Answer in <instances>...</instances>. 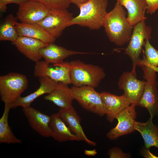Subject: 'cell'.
Here are the masks:
<instances>
[{"mask_svg": "<svg viewBox=\"0 0 158 158\" xmlns=\"http://www.w3.org/2000/svg\"><path fill=\"white\" fill-rule=\"evenodd\" d=\"M103 26L110 41L118 46L129 42L133 28L127 20L123 6L117 2L107 13Z\"/></svg>", "mask_w": 158, "mask_h": 158, "instance_id": "cell-1", "label": "cell"}, {"mask_svg": "<svg viewBox=\"0 0 158 158\" xmlns=\"http://www.w3.org/2000/svg\"><path fill=\"white\" fill-rule=\"evenodd\" d=\"M108 0H89L80 5L79 14L68 23L67 27L75 25L98 30L103 26L107 13Z\"/></svg>", "mask_w": 158, "mask_h": 158, "instance_id": "cell-2", "label": "cell"}, {"mask_svg": "<svg viewBox=\"0 0 158 158\" xmlns=\"http://www.w3.org/2000/svg\"><path fill=\"white\" fill-rule=\"evenodd\" d=\"M69 63L71 81L73 86L96 87L106 76L103 69L98 66L86 64L79 60Z\"/></svg>", "mask_w": 158, "mask_h": 158, "instance_id": "cell-3", "label": "cell"}, {"mask_svg": "<svg viewBox=\"0 0 158 158\" xmlns=\"http://www.w3.org/2000/svg\"><path fill=\"white\" fill-rule=\"evenodd\" d=\"M28 85V79L24 75L11 72L0 76L1 100L5 105H8L11 107L21 97V94L27 89Z\"/></svg>", "mask_w": 158, "mask_h": 158, "instance_id": "cell-4", "label": "cell"}, {"mask_svg": "<svg viewBox=\"0 0 158 158\" xmlns=\"http://www.w3.org/2000/svg\"><path fill=\"white\" fill-rule=\"evenodd\" d=\"M140 66L143 71V77L146 81L137 106L146 109L150 117L153 118L158 115V83L156 72L146 66Z\"/></svg>", "mask_w": 158, "mask_h": 158, "instance_id": "cell-5", "label": "cell"}, {"mask_svg": "<svg viewBox=\"0 0 158 158\" xmlns=\"http://www.w3.org/2000/svg\"><path fill=\"white\" fill-rule=\"evenodd\" d=\"M145 20H142L133 26L129 44L125 49V54L129 56L132 61L131 72L135 75L136 66L140 59L142 47L145 42L151 38L152 29L146 25Z\"/></svg>", "mask_w": 158, "mask_h": 158, "instance_id": "cell-6", "label": "cell"}, {"mask_svg": "<svg viewBox=\"0 0 158 158\" xmlns=\"http://www.w3.org/2000/svg\"><path fill=\"white\" fill-rule=\"evenodd\" d=\"M71 88L74 99L84 109L102 117L105 115L104 107L100 93L95 88L87 85L73 86Z\"/></svg>", "mask_w": 158, "mask_h": 158, "instance_id": "cell-7", "label": "cell"}, {"mask_svg": "<svg viewBox=\"0 0 158 158\" xmlns=\"http://www.w3.org/2000/svg\"><path fill=\"white\" fill-rule=\"evenodd\" d=\"M73 14L67 9L50 10L47 15L37 24L56 39L61 35L73 18Z\"/></svg>", "mask_w": 158, "mask_h": 158, "instance_id": "cell-8", "label": "cell"}, {"mask_svg": "<svg viewBox=\"0 0 158 158\" xmlns=\"http://www.w3.org/2000/svg\"><path fill=\"white\" fill-rule=\"evenodd\" d=\"M44 61L35 62L34 75L36 77L47 76L56 83L71 84L70 63L64 62L56 66H51Z\"/></svg>", "mask_w": 158, "mask_h": 158, "instance_id": "cell-9", "label": "cell"}, {"mask_svg": "<svg viewBox=\"0 0 158 158\" xmlns=\"http://www.w3.org/2000/svg\"><path fill=\"white\" fill-rule=\"evenodd\" d=\"M132 104L126 108L116 116L118 121L117 125L111 129L107 134L109 139L114 140L123 135L134 132V124L137 114L135 106Z\"/></svg>", "mask_w": 158, "mask_h": 158, "instance_id": "cell-10", "label": "cell"}, {"mask_svg": "<svg viewBox=\"0 0 158 158\" xmlns=\"http://www.w3.org/2000/svg\"><path fill=\"white\" fill-rule=\"evenodd\" d=\"M131 71L123 72L119 79L118 85L132 104L137 106L143 93L146 81L138 79Z\"/></svg>", "mask_w": 158, "mask_h": 158, "instance_id": "cell-11", "label": "cell"}, {"mask_svg": "<svg viewBox=\"0 0 158 158\" xmlns=\"http://www.w3.org/2000/svg\"><path fill=\"white\" fill-rule=\"evenodd\" d=\"M17 17L20 22L37 24L48 14L50 10L44 5L29 0L19 5Z\"/></svg>", "mask_w": 158, "mask_h": 158, "instance_id": "cell-12", "label": "cell"}, {"mask_svg": "<svg viewBox=\"0 0 158 158\" xmlns=\"http://www.w3.org/2000/svg\"><path fill=\"white\" fill-rule=\"evenodd\" d=\"M100 94L106 119L111 123L113 122L118 114L132 104L131 101L124 94L118 96L106 92H103Z\"/></svg>", "mask_w": 158, "mask_h": 158, "instance_id": "cell-13", "label": "cell"}, {"mask_svg": "<svg viewBox=\"0 0 158 158\" xmlns=\"http://www.w3.org/2000/svg\"><path fill=\"white\" fill-rule=\"evenodd\" d=\"M58 113L70 130L80 141H84L90 145H96L95 142L90 140L85 135L80 125L81 119L73 106L68 109L59 108Z\"/></svg>", "mask_w": 158, "mask_h": 158, "instance_id": "cell-14", "label": "cell"}, {"mask_svg": "<svg viewBox=\"0 0 158 158\" xmlns=\"http://www.w3.org/2000/svg\"><path fill=\"white\" fill-rule=\"evenodd\" d=\"M12 43L19 52L35 62L42 58L39 52L40 49L48 44L39 40L25 36H18L16 40Z\"/></svg>", "mask_w": 158, "mask_h": 158, "instance_id": "cell-15", "label": "cell"}, {"mask_svg": "<svg viewBox=\"0 0 158 158\" xmlns=\"http://www.w3.org/2000/svg\"><path fill=\"white\" fill-rule=\"evenodd\" d=\"M22 111L31 128L41 136L49 137L50 116L31 107L23 108Z\"/></svg>", "mask_w": 158, "mask_h": 158, "instance_id": "cell-16", "label": "cell"}, {"mask_svg": "<svg viewBox=\"0 0 158 158\" xmlns=\"http://www.w3.org/2000/svg\"><path fill=\"white\" fill-rule=\"evenodd\" d=\"M39 52L46 63L49 64H52L53 66L63 63V60L70 56L90 54L69 50L54 43H50L46 46L42 48L40 50Z\"/></svg>", "mask_w": 158, "mask_h": 158, "instance_id": "cell-17", "label": "cell"}, {"mask_svg": "<svg viewBox=\"0 0 158 158\" xmlns=\"http://www.w3.org/2000/svg\"><path fill=\"white\" fill-rule=\"evenodd\" d=\"M39 87L34 92L24 97H20L11 106V109L21 106L22 108L30 106L35 99L42 95L49 94L55 90L58 85L57 83L47 76L39 78Z\"/></svg>", "mask_w": 158, "mask_h": 158, "instance_id": "cell-18", "label": "cell"}, {"mask_svg": "<svg viewBox=\"0 0 158 158\" xmlns=\"http://www.w3.org/2000/svg\"><path fill=\"white\" fill-rule=\"evenodd\" d=\"M49 127L50 137L59 142L80 141L70 130L58 113L53 114L50 116Z\"/></svg>", "mask_w": 158, "mask_h": 158, "instance_id": "cell-19", "label": "cell"}, {"mask_svg": "<svg viewBox=\"0 0 158 158\" xmlns=\"http://www.w3.org/2000/svg\"><path fill=\"white\" fill-rule=\"evenodd\" d=\"M15 27L18 36H25L39 40L47 44L54 43L56 39L37 24L16 23Z\"/></svg>", "mask_w": 158, "mask_h": 158, "instance_id": "cell-20", "label": "cell"}, {"mask_svg": "<svg viewBox=\"0 0 158 158\" xmlns=\"http://www.w3.org/2000/svg\"><path fill=\"white\" fill-rule=\"evenodd\" d=\"M117 2L124 6L127 11V20L134 26L143 20L145 16L147 5L145 0H116Z\"/></svg>", "mask_w": 158, "mask_h": 158, "instance_id": "cell-21", "label": "cell"}, {"mask_svg": "<svg viewBox=\"0 0 158 158\" xmlns=\"http://www.w3.org/2000/svg\"><path fill=\"white\" fill-rule=\"evenodd\" d=\"M153 118L150 117L145 123L135 121L134 128L142 136L145 148L150 149L152 147L158 149V127L154 124Z\"/></svg>", "mask_w": 158, "mask_h": 158, "instance_id": "cell-22", "label": "cell"}, {"mask_svg": "<svg viewBox=\"0 0 158 158\" xmlns=\"http://www.w3.org/2000/svg\"><path fill=\"white\" fill-rule=\"evenodd\" d=\"M44 99L52 102L60 108L68 109L72 107L74 99L71 88L68 85L59 83L56 88L50 93L45 96Z\"/></svg>", "mask_w": 158, "mask_h": 158, "instance_id": "cell-23", "label": "cell"}, {"mask_svg": "<svg viewBox=\"0 0 158 158\" xmlns=\"http://www.w3.org/2000/svg\"><path fill=\"white\" fill-rule=\"evenodd\" d=\"M11 109L9 105H5L4 111L0 119V143L20 144L22 140L16 137L8 124V116Z\"/></svg>", "mask_w": 158, "mask_h": 158, "instance_id": "cell-24", "label": "cell"}, {"mask_svg": "<svg viewBox=\"0 0 158 158\" xmlns=\"http://www.w3.org/2000/svg\"><path fill=\"white\" fill-rule=\"evenodd\" d=\"M17 18L11 14L8 15L0 26V40L13 42L18 37L15 27Z\"/></svg>", "mask_w": 158, "mask_h": 158, "instance_id": "cell-25", "label": "cell"}, {"mask_svg": "<svg viewBox=\"0 0 158 158\" xmlns=\"http://www.w3.org/2000/svg\"><path fill=\"white\" fill-rule=\"evenodd\" d=\"M143 46V58L140 59L137 65H145L158 73V50L151 45L148 40L145 42Z\"/></svg>", "mask_w": 158, "mask_h": 158, "instance_id": "cell-26", "label": "cell"}, {"mask_svg": "<svg viewBox=\"0 0 158 158\" xmlns=\"http://www.w3.org/2000/svg\"><path fill=\"white\" fill-rule=\"evenodd\" d=\"M40 3L49 10L67 9L71 3L69 0H31Z\"/></svg>", "mask_w": 158, "mask_h": 158, "instance_id": "cell-27", "label": "cell"}, {"mask_svg": "<svg viewBox=\"0 0 158 158\" xmlns=\"http://www.w3.org/2000/svg\"><path fill=\"white\" fill-rule=\"evenodd\" d=\"M108 154L110 158H127L130 157V154L123 152L121 150L117 147H113L109 149Z\"/></svg>", "mask_w": 158, "mask_h": 158, "instance_id": "cell-28", "label": "cell"}, {"mask_svg": "<svg viewBox=\"0 0 158 158\" xmlns=\"http://www.w3.org/2000/svg\"><path fill=\"white\" fill-rule=\"evenodd\" d=\"M29 0H0V10L2 12H5L7 8V4L15 3L19 5Z\"/></svg>", "mask_w": 158, "mask_h": 158, "instance_id": "cell-29", "label": "cell"}, {"mask_svg": "<svg viewBox=\"0 0 158 158\" xmlns=\"http://www.w3.org/2000/svg\"><path fill=\"white\" fill-rule=\"evenodd\" d=\"M147 5V13L152 14L158 10V0H145Z\"/></svg>", "mask_w": 158, "mask_h": 158, "instance_id": "cell-30", "label": "cell"}, {"mask_svg": "<svg viewBox=\"0 0 158 158\" xmlns=\"http://www.w3.org/2000/svg\"><path fill=\"white\" fill-rule=\"evenodd\" d=\"M141 153L142 156L146 158H158V157L153 154L150 151L149 149L146 148L143 149L141 151Z\"/></svg>", "mask_w": 158, "mask_h": 158, "instance_id": "cell-31", "label": "cell"}, {"mask_svg": "<svg viewBox=\"0 0 158 158\" xmlns=\"http://www.w3.org/2000/svg\"><path fill=\"white\" fill-rule=\"evenodd\" d=\"M71 3H72L78 7L80 5L83 4L89 0H69Z\"/></svg>", "mask_w": 158, "mask_h": 158, "instance_id": "cell-32", "label": "cell"}, {"mask_svg": "<svg viewBox=\"0 0 158 158\" xmlns=\"http://www.w3.org/2000/svg\"><path fill=\"white\" fill-rule=\"evenodd\" d=\"M84 154L87 156H94L97 154V152L95 149L90 150H85L84 151Z\"/></svg>", "mask_w": 158, "mask_h": 158, "instance_id": "cell-33", "label": "cell"}]
</instances>
